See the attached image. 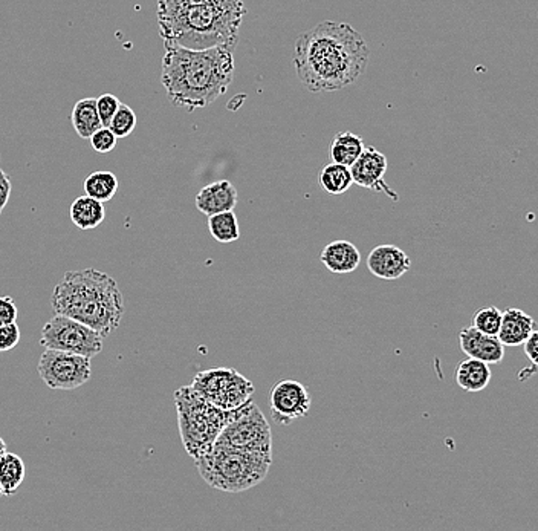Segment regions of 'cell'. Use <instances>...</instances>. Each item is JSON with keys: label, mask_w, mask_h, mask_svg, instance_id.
Masks as SVG:
<instances>
[{"label": "cell", "mask_w": 538, "mask_h": 531, "mask_svg": "<svg viewBox=\"0 0 538 531\" xmlns=\"http://www.w3.org/2000/svg\"><path fill=\"white\" fill-rule=\"evenodd\" d=\"M364 148V140L354 132L336 133L329 146V158L332 162L350 167L361 155Z\"/></svg>", "instance_id": "ffe728a7"}, {"label": "cell", "mask_w": 538, "mask_h": 531, "mask_svg": "<svg viewBox=\"0 0 538 531\" xmlns=\"http://www.w3.org/2000/svg\"><path fill=\"white\" fill-rule=\"evenodd\" d=\"M0 496H4V495H2V487H0Z\"/></svg>", "instance_id": "d590c367"}, {"label": "cell", "mask_w": 538, "mask_h": 531, "mask_svg": "<svg viewBox=\"0 0 538 531\" xmlns=\"http://www.w3.org/2000/svg\"><path fill=\"white\" fill-rule=\"evenodd\" d=\"M92 359L72 352L45 349L37 370L43 383L52 390H74L88 383L92 375Z\"/></svg>", "instance_id": "30bf717a"}, {"label": "cell", "mask_w": 538, "mask_h": 531, "mask_svg": "<svg viewBox=\"0 0 538 531\" xmlns=\"http://www.w3.org/2000/svg\"><path fill=\"white\" fill-rule=\"evenodd\" d=\"M367 268L375 277L397 280L411 268V259L397 245L386 244L373 248L367 257Z\"/></svg>", "instance_id": "4fadbf2b"}, {"label": "cell", "mask_w": 538, "mask_h": 531, "mask_svg": "<svg viewBox=\"0 0 538 531\" xmlns=\"http://www.w3.org/2000/svg\"><path fill=\"white\" fill-rule=\"evenodd\" d=\"M294 68L312 94L354 85L368 63L367 43L349 24L326 20L294 43Z\"/></svg>", "instance_id": "6da1fadb"}, {"label": "cell", "mask_w": 538, "mask_h": 531, "mask_svg": "<svg viewBox=\"0 0 538 531\" xmlns=\"http://www.w3.org/2000/svg\"><path fill=\"white\" fill-rule=\"evenodd\" d=\"M533 329H535V320L529 314L519 308H508L502 313L497 338L501 340L503 347H522Z\"/></svg>", "instance_id": "2e32d148"}, {"label": "cell", "mask_w": 538, "mask_h": 531, "mask_svg": "<svg viewBox=\"0 0 538 531\" xmlns=\"http://www.w3.org/2000/svg\"><path fill=\"white\" fill-rule=\"evenodd\" d=\"M501 322V309L488 305V307H481V308L477 309L474 316H472L471 327L476 328L477 331L487 334V336H497Z\"/></svg>", "instance_id": "484cf974"}, {"label": "cell", "mask_w": 538, "mask_h": 531, "mask_svg": "<svg viewBox=\"0 0 538 531\" xmlns=\"http://www.w3.org/2000/svg\"><path fill=\"white\" fill-rule=\"evenodd\" d=\"M269 409L273 420L289 426L311 411L312 397L305 384L295 380H280L269 390Z\"/></svg>", "instance_id": "8fae6325"}, {"label": "cell", "mask_w": 538, "mask_h": 531, "mask_svg": "<svg viewBox=\"0 0 538 531\" xmlns=\"http://www.w3.org/2000/svg\"><path fill=\"white\" fill-rule=\"evenodd\" d=\"M320 261L334 275H350L358 268L361 253L354 244L345 239H338L323 248Z\"/></svg>", "instance_id": "e0dca14e"}, {"label": "cell", "mask_w": 538, "mask_h": 531, "mask_svg": "<svg viewBox=\"0 0 538 531\" xmlns=\"http://www.w3.org/2000/svg\"><path fill=\"white\" fill-rule=\"evenodd\" d=\"M119 105H121V101L114 94H103L97 99V110H98L99 120H101L104 128L109 126L110 120L114 117Z\"/></svg>", "instance_id": "f546056e"}, {"label": "cell", "mask_w": 538, "mask_h": 531, "mask_svg": "<svg viewBox=\"0 0 538 531\" xmlns=\"http://www.w3.org/2000/svg\"><path fill=\"white\" fill-rule=\"evenodd\" d=\"M20 342V328L17 323L0 325V352L13 351Z\"/></svg>", "instance_id": "4dcf8cb0"}, {"label": "cell", "mask_w": 538, "mask_h": 531, "mask_svg": "<svg viewBox=\"0 0 538 531\" xmlns=\"http://www.w3.org/2000/svg\"><path fill=\"white\" fill-rule=\"evenodd\" d=\"M108 128L115 133V137L119 138H119L129 137L137 128V115H135L130 106L121 103L112 120H110Z\"/></svg>", "instance_id": "4316f807"}, {"label": "cell", "mask_w": 538, "mask_h": 531, "mask_svg": "<svg viewBox=\"0 0 538 531\" xmlns=\"http://www.w3.org/2000/svg\"><path fill=\"white\" fill-rule=\"evenodd\" d=\"M245 15V4H242L190 6L156 16L164 43L201 51L214 47H236Z\"/></svg>", "instance_id": "277c9868"}, {"label": "cell", "mask_w": 538, "mask_h": 531, "mask_svg": "<svg viewBox=\"0 0 538 531\" xmlns=\"http://www.w3.org/2000/svg\"><path fill=\"white\" fill-rule=\"evenodd\" d=\"M456 381L459 388L467 392H481L491 381V370L485 361L468 357L460 361L456 370Z\"/></svg>", "instance_id": "ac0fdd59"}, {"label": "cell", "mask_w": 538, "mask_h": 531, "mask_svg": "<svg viewBox=\"0 0 538 531\" xmlns=\"http://www.w3.org/2000/svg\"><path fill=\"white\" fill-rule=\"evenodd\" d=\"M388 158L375 148H364L363 152L357 158V161L349 167L350 175L355 184L372 192H383L393 200L398 201L397 193H393L386 182L384 175L388 172Z\"/></svg>", "instance_id": "7c38bea8"}, {"label": "cell", "mask_w": 538, "mask_h": 531, "mask_svg": "<svg viewBox=\"0 0 538 531\" xmlns=\"http://www.w3.org/2000/svg\"><path fill=\"white\" fill-rule=\"evenodd\" d=\"M11 196V181L10 176L0 169V214L5 209Z\"/></svg>", "instance_id": "d6a6232c"}, {"label": "cell", "mask_w": 538, "mask_h": 531, "mask_svg": "<svg viewBox=\"0 0 538 531\" xmlns=\"http://www.w3.org/2000/svg\"><path fill=\"white\" fill-rule=\"evenodd\" d=\"M459 343L465 356L485 361L488 365H497L505 359V347L497 336H487L474 327L463 328L459 334Z\"/></svg>", "instance_id": "5bb4252c"}, {"label": "cell", "mask_w": 538, "mask_h": 531, "mask_svg": "<svg viewBox=\"0 0 538 531\" xmlns=\"http://www.w3.org/2000/svg\"><path fill=\"white\" fill-rule=\"evenodd\" d=\"M6 452V444L4 442V438L0 437V456L4 455Z\"/></svg>", "instance_id": "e575fe53"}, {"label": "cell", "mask_w": 538, "mask_h": 531, "mask_svg": "<svg viewBox=\"0 0 538 531\" xmlns=\"http://www.w3.org/2000/svg\"><path fill=\"white\" fill-rule=\"evenodd\" d=\"M320 184L331 195H343L350 189V185L354 184V180L350 175L349 167L332 162L321 172Z\"/></svg>", "instance_id": "d4e9b609"}, {"label": "cell", "mask_w": 538, "mask_h": 531, "mask_svg": "<svg viewBox=\"0 0 538 531\" xmlns=\"http://www.w3.org/2000/svg\"><path fill=\"white\" fill-rule=\"evenodd\" d=\"M103 340L99 332L62 314H56L45 323L40 336V345L45 349L72 352L89 359L98 356L103 349Z\"/></svg>", "instance_id": "9c48e42d"}, {"label": "cell", "mask_w": 538, "mask_h": 531, "mask_svg": "<svg viewBox=\"0 0 538 531\" xmlns=\"http://www.w3.org/2000/svg\"><path fill=\"white\" fill-rule=\"evenodd\" d=\"M208 230L212 236L221 244H230L241 237L239 221L233 210L208 216Z\"/></svg>", "instance_id": "cb8c5ba5"}, {"label": "cell", "mask_w": 538, "mask_h": 531, "mask_svg": "<svg viewBox=\"0 0 538 531\" xmlns=\"http://www.w3.org/2000/svg\"><path fill=\"white\" fill-rule=\"evenodd\" d=\"M524 347V354L529 357V360L533 365L537 366V357H538V331L537 329H533L531 334H529L528 338L524 340L523 343Z\"/></svg>", "instance_id": "836d02e7"}, {"label": "cell", "mask_w": 538, "mask_h": 531, "mask_svg": "<svg viewBox=\"0 0 538 531\" xmlns=\"http://www.w3.org/2000/svg\"><path fill=\"white\" fill-rule=\"evenodd\" d=\"M71 121L77 135L83 140H89L90 135L103 126L97 110V99H83L77 101L72 109Z\"/></svg>", "instance_id": "44dd1931"}, {"label": "cell", "mask_w": 538, "mask_h": 531, "mask_svg": "<svg viewBox=\"0 0 538 531\" xmlns=\"http://www.w3.org/2000/svg\"><path fill=\"white\" fill-rule=\"evenodd\" d=\"M243 0H158L156 15H167L171 11L201 5H242Z\"/></svg>", "instance_id": "83f0119b"}, {"label": "cell", "mask_w": 538, "mask_h": 531, "mask_svg": "<svg viewBox=\"0 0 538 531\" xmlns=\"http://www.w3.org/2000/svg\"><path fill=\"white\" fill-rule=\"evenodd\" d=\"M89 140L90 146L95 152L98 153L112 152L119 144V138L115 137V133L109 128H104V126H101L98 130H95Z\"/></svg>", "instance_id": "f1b7e54d"}, {"label": "cell", "mask_w": 538, "mask_h": 531, "mask_svg": "<svg viewBox=\"0 0 538 531\" xmlns=\"http://www.w3.org/2000/svg\"><path fill=\"white\" fill-rule=\"evenodd\" d=\"M160 83L171 105L187 110L207 108L227 92L234 78L236 47L187 49L164 43Z\"/></svg>", "instance_id": "7a4b0ae2"}, {"label": "cell", "mask_w": 538, "mask_h": 531, "mask_svg": "<svg viewBox=\"0 0 538 531\" xmlns=\"http://www.w3.org/2000/svg\"><path fill=\"white\" fill-rule=\"evenodd\" d=\"M25 463L19 455L5 452L0 456V487L4 496H13L24 483Z\"/></svg>", "instance_id": "7402d4cb"}, {"label": "cell", "mask_w": 538, "mask_h": 531, "mask_svg": "<svg viewBox=\"0 0 538 531\" xmlns=\"http://www.w3.org/2000/svg\"><path fill=\"white\" fill-rule=\"evenodd\" d=\"M190 386L223 411H233L248 403L255 390L253 381L234 368H212L198 372Z\"/></svg>", "instance_id": "ba28073f"}, {"label": "cell", "mask_w": 538, "mask_h": 531, "mask_svg": "<svg viewBox=\"0 0 538 531\" xmlns=\"http://www.w3.org/2000/svg\"><path fill=\"white\" fill-rule=\"evenodd\" d=\"M216 444L242 451L273 453L271 426L253 400L241 408L233 409L232 420L219 433Z\"/></svg>", "instance_id": "52a82bcc"}, {"label": "cell", "mask_w": 538, "mask_h": 531, "mask_svg": "<svg viewBox=\"0 0 538 531\" xmlns=\"http://www.w3.org/2000/svg\"><path fill=\"white\" fill-rule=\"evenodd\" d=\"M176 413L182 446L193 460L207 453L233 417V411H223L203 399L187 384L175 390Z\"/></svg>", "instance_id": "8992f818"}, {"label": "cell", "mask_w": 538, "mask_h": 531, "mask_svg": "<svg viewBox=\"0 0 538 531\" xmlns=\"http://www.w3.org/2000/svg\"><path fill=\"white\" fill-rule=\"evenodd\" d=\"M69 218L77 228L80 230H94L106 218L104 203L85 195L77 198L69 207Z\"/></svg>", "instance_id": "d6986e66"}, {"label": "cell", "mask_w": 538, "mask_h": 531, "mask_svg": "<svg viewBox=\"0 0 538 531\" xmlns=\"http://www.w3.org/2000/svg\"><path fill=\"white\" fill-rule=\"evenodd\" d=\"M237 205V189L227 180L205 185L196 196V207L207 216L230 212Z\"/></svg>", "instance_id": "9a60e30c"}, {"label": "cell", "mask_w": 538, "mask_h": 531, "mask_svg": "<svg viewBox=\"0 0 538 531\" xmlns=\"http://www.w3.org/2000/svg\"><path fill=\"white\" fill-rule=\"evenodd\" d=\"M19 309L16 307L15 300L10 296L0 297V325H10L17 322Z\"/></svg>", "instance_id": "1f68e13d"}, {"label": "cell", "mask_w": 538, "mask_h": 531, "mask_svg": "<svg viewBox=\"0 0 538 531\" xmlns=\"http://www.w3.org/2000/svg\"><path fill=\"white\" fill-rule=\"evenodd\" d=\"M54 313L85 323L108 337L119 327L124 316V297L114 277L103 271H67L54 286Z\"/></svg>", "instance_id": "3957f363"}, {"label": "cell", "mask_w": 538, "mask_h": 531, "mask_svg": "<svg viewBox=\"0 0 538 531\" xmlns=\"http://www.w3.org/2000/svg\"><path fill=\"white\" fill-rule=\"evenodd\" d=\"M194 464L201 478L212 489L242 494L268 476L273 453L242 451L214 442L207 453L194 460Z\"/></svg>", "instance_id": "5b68a950"}, {"label": "cell", "mask_w": 538, "mask_h": 531, "mask_svg": "<svg viewBox=\"0 0 538 531\" xmlns=\"http://www.w3.org/2000/svg\"><path fill=\"white\" fill-rule=\"evenodd\" d=\"M85 192L86 195L99 203H108L119 192V178L112 172H94L86 178Z\"/></svg>", "instance_id": "603a6c76"}]
</instances>
